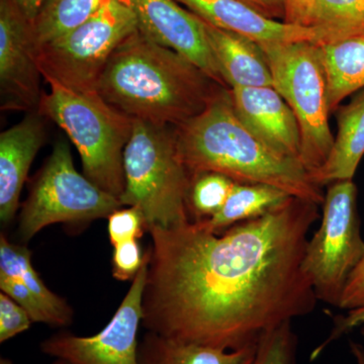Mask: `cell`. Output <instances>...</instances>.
I'll return each mask as SVG.
<instances>
[{
  "instance_id": "6da1fadb",
  "label": "cell",
  "mask_w": 364,
  "mask_h": 364,
  "mask_svg": "<svg viewBox=\"0 0 364 364\" xmlns=\"http://www.w3.org/2000/svg\"><path fill=\"white\" fill-rule=\"evenodd\" d=\"M318 205L293 198L222 233L202 222L151 227L142 325L166 338L235 350L315 310L303 269Z\"/></svg>"
},
{
  "instance_id": "7a4b0ae2",
  "label": "cell",
  "mask_w": 364,
  "mask_h": 364,
  "mask_svg": "<svg viewBox=\"0 0 364 364\" xmlns=\"http://www.w3.org/2000/svg\"><path fill=\"white\" fill-rule=\"evenodd\" d=\"M223 88L193 62L136 30L112 53L97 90L134 121L178 127L205 111Z\"/></svg>"
},
{
  "instance_id": "3957f363",
  "label": "cell",
  "mask_w": 364,
  "mask_h": 364,
  "mask_svg": "<svg viewBox=\"0 0 364 364\" xmlns=\"http://www.w3.org/2000/svg\"><path fill=\"white\" fill-rule=\"evenodd\" d=\"M177 147L191 177L224 174L239 183H257L293 198L321 205L322 186L298 159L280 155L241 123L229 88H223L205 111L176 127Z\"/></svg>"
},
{
  "instance_id": "277c9868",
  "label": "cell",
  "mask_w": 364,
  "mask_h": 364,
  "mask_svg": "<svg viewBox=\"0 0 364 364\" xmlns=\"http://www.w3.org/2000/svg\"><path fill=\"white\" fill-rule=\"evenodd\" d=\"M38 112L58 124L80 154L85 176L121 198L124 189V151L134 119L117 111L97 91L78 92L48 81Z\"/></svg>"
},
{
  "instance_id": "5b68a950",
  "label": "cell",
  "mask_w": 364,
  "mask_h": 364,
  "mask_svg": "<svg viewBox=\"0 0 364 364\" xmlns=\"http://www.w3.org/2000/svg\"><path fill=\"white\" fill-rule=\"evenodd\" d=\"M126 207L140 208L147 230L191 221L188 198L191 177L177 147L176 127L134 121L124 151Z\"/></svg>"
},
{
  "instance_id": "8992f818",
  "label": "cell",
  "mask_w": 364,
  "mask_h": 364,
  "mask_svg": "<svg viewBox=\"0 0 364 364\" xmlns=\"http://www.w3.org/2000/svg\"><path fill=\"white\" fill-rule=\"evenodd\" d=\"M258 45L272 71L273 87L296 117L301 162L312 176L327 161L334 144L321 46L306 42Z\"/></svg>"
},
{
  "instance_id": "52a82bcc",
  "label": "cell",
  "mask_w": 364,
  "mask_h": 364,
  "mask_svg": "<svg viewBox=\"0 0 364 364\" xmlns=\"http://www.w3.org/2000/svg\"><path fill=\"white\" fill-rule=\"evenodd\" d=\"M123 207L119 198L79 173L68 144L58 141L21 207L18 236L26 243L50 225L85 227Z\"/></svg>"
},
{
  "instance_id": "ba28073f",
  "label": "cell",
  "mask_w": 364,
  "mask_h": 364,
  "mask_svg": "<svg viewBox=\"0 0 364 364\" xmlns=\"http://www.w3.org/2000/svg\"><path fill=\"white\" fill-rule=\"evenodd\" d=\"M138 30L135 14L111 0L82 25L58 39L38 46L37 61L46 82L78 92L97 91V83L119 45Z\"/></svg>"
},
{
  "instance_id": "9c48e42d",
  "label": "cell",
  "mask_w": 364,
  "mask_h": 364,
  "mask_svg": "<svg viewBox=\"0 0 364 364\" xmlns=\"http://www.w3.org/2000/svg\"><path fill=\"white\" fill-rule=\"evenodd\" d=\"M356 198L353 181L333 182L323 202L322 223L308 241L303 261L318 301L337 308L364 255Z\"/></svg>"
},
{
  "instance_id": "30bf717a",
  "label": "cell",
  "mask_w": 364,
  "mask_h": 364,
  "mask_svg": "<svg viewBox=\"0 0 364 364\" xmlns=\"http://www.w3.org/2000/svg\"><path fill=\"white\" fill-rule=\"evenodd\" d=\"M148 253L140 272L114 317L102 331L90 337L59 333L41 343V350L66 364H138V331L142 324L143 293Z\"/></svg>"
},
{
  "instance_id": "8fae6325",
  "label": "cell",
  "mask_w": 364,
  "mask_h": 364,
  "mask_svg": "<svg viewBox=\"0 0 364 364\" xmlns=\"http://www.w3.org/2000/svg\"><path fill=\"white\" fill-rule=\"evenodd\" d=\"M33 23L14 0H0L2 111L37 112L43 92Z\"/></svg>"
},
{
  "instance_id": "7c38bea8",
  "label": "cell",
  "mask_w": 364,
  "mask_h": 364,
  "mask_svg": "<svg viewBox=\"0 0 364 364\" xmlns=\"http://www.w3.org/2000/svg\"><path fill=\"white\" fill-rule=\"evenodd\" d=\"M135 14L138 31L148 39L193 62L228 88L210 50L203 21L176 0H119Z\"/></svg>"
},
{
  "instance_id": "4fadbf2b",
  "label": "cell",
  "mask_w": 364,
  "mask_h": 364,
  "mask_svg": "<svg viewBox=\"0 0 364 364\" xmlns=\"http://www.w3.org/2000/svg\"><path fill=\"white\" fill-rule=\"evenodd\" d=\"M205 23L243 36L257 44L334 42L331 35L316 26L291 25L267 18L239 0H176Z\"/></svg>"
},
{
  "instance_id": "5bb4252c",
  "label": "cell",
  "mask_w": 364,
  "mask_h": 364,
  "mask_svg": "<svg viewBox=\"0 0 364 364\" xmlns=\"http://www.w3.org/2000/svg\"><path fill=\"white\" fill-rule=\"evenodd\" d=\"M235 114L261 142L301 161V138L296 117L273 86L230 90Z\"/></svg>"
},
{
  "instance_id": "9a60e30c",
  "label": "cell",
  "mask_w": 364,
  "mask_h": 364,
  "mask_svg": "<svg viewBox=\"0 0 364 364\" xmlns=\"http://www.w3.org/2000/svg\"><path fill=\"white\" fill-rule=\"evenodd\" d=\"M43 116L28 112L0 135V221L9 224L20 207L21 189L46 133Z\"/></svg>"
},
{
  "instance_id": "2e32d148",
  "label": "cell",
  "mask_w": 364,
  "mask_h": 364,
  "mask_svg": "<svg viewBox=\"0 0 364 364\" xmlns=\"http://www.w3.org/2000/svg\"><path fill=\"white\" fill-rule=\"evenodd\" d=\"M203 23L210 50L229 90L273 85L272 71L257 43L205 21Z\"/></svg>"
},
{
  "instance_id": "e0dca14e",
  "label": "cell",
  "mask_w": 364,
  "mask_h": 364,
  "mask_svg": "<svg viewBox=\"0 0 364 364\" xmlns=\"http://www.w3.org/2000/svg\"><path fill=\"white\" fill-rule=\"evenodd\" d=\"M364 155V88L338 112V133L327 161L312 174L318 186L352 181Z\"/></svg>"
},
{
  "instance_id": "ac0fdd59",
  "label": "cell",
  "mask_w": 364,
  "mask_h": 364,
  "mask_svg": "<svg viewBox=\"0 0 364 364\" xmlns=\"http://www.w3.org/2000/svg\"><path fill=\"white\" fill-rule=\"evenodd\" d=\"M257 343L224 350L147 331L139 342L138 364H253Z\"/></svg>"
},
{
  "instance_id": "d6986e66",
  "label": "cell",
  "mask_w": 364,
  "mask_h": 364,
  "mask_svg": "<svg viewBox=\"0 0 364 364\" xmlns=\"http://www.w3.org/2000/svg\"><path fill=\"white\" fill-rule=\"evenodd\" d=\"M330 112L364 88V33L321 46Z\"/></svg>"
},
{
  "instance_id": "ffe728a7",
  "label": "cell",
  "mask_w": 364,
  "mask_h": 364,
  "mask_svg": "<svg viewBox=\"0 0 364 364\" xmlns=\"http://www.w3.org/2000/svg\"><path fill=\"white\" fill-rule=\"evenodd\" d=\"M0 273L20 280L32 293L44 310L46 324L52 327L71 324V306L46 286L33 267L30 250L25 245L11 243L4 234L0 236Z\"/></svg>"
},
{
  "instance_id": "44dd1931",
  "label": "cell",
  "mask_w": 364,
  "mask_h": 364,
  "mask_svg": "<svg viewBox=\"0 0 364 364\" xmlns=\"http://www.w3.org/2000/svg\"><path fill=\"white\" fill-rule=\"evenodd\" d=\"M293 196L273 186L257 183H235L219 213L202 222L208 230L222 233L228 228L262 217L282 207Z\"/></svg>"
},
{
  "instance_id": "7402d4cb",
  "label": "cell",
  "mask_w": 364,
  "mask_h": 364,
  "mask_svg": "<svg viewBox=\"0 0 364 364\" xmlns=\"http://www.w3.org/2000/svg\"><path fill=\"white\" fill-rule=\"evenodd\" d=\"M111 0H48L33 21L36 44H47L70 33Z\"/></svg>"
},
{
  "instance_id": "603a6c76",
  "label": "cell",
  "mask_w": 364,
  "mask_h": 364,
  "mask_svg": "<svg viewBox=\"0 0 364 364\" xmlns=\"http://www.w3.org/2000/svg\"><path fill=\"white\" fill-rule=\"evenodd\" d=\"M310 26L324 30L334 42L364 33V0H315Z\"/></svg>"
},
{
  "instance_id": "cb8c5ba5",
  "label": "cell",
  "mask_w": 364,
  "mask_h": 364,
  "mask_svg": "<svg viewBox=\"0 0 364 364\" xmlns=\"http://www.w3.org/2000/svg\"><path fill=\"white\" fill-rule=\"evenodd\" d=\"M235 182L224 174L205 172L191 177L188 205L191 221L214 217L226 203Z\"/></svg>"
},
{
  "instance_id": "d4e9b609",
  "label": "cell",
  "mask_w": 364,
  "mask_h": 364,
  "mask_svg": "<svg viewBox=\"0 0 364 364\" xmlns=\"http://www.w3.org/2000/svg\"><path fill=\"white\" fill-rule=\"evenodd\" d=\"M350 346L358 364H364L363 347L354 342ZM296 350V337L291 322L282 323L261 335L253 364H294Z\"/></svg>"
},
{
  "instance_id": "484cf974",
  "label": "cell",
  "mask_w": 364,
  "mask_h": 364,
  "mask_svg": "<svg viewBox=\"0 0 364 364\" xmlns=\"http://www.w3.org/2000/svg\"><path fill=\"white\" fill-rule=\"evenodd\" d=\"M147 230L145 218L140 208H117L107 218V232L112 246L123 242L138 240Z\"/></svg>"
},
{
  "instance_id": "4316f807",
  "label": "cell",
  "mask_w": 364,
  "mask_h": 364,
  "mask_svg": "<svg viewBox=\"0 0 364 364\" xmlns=\"http://www.w3.org/2000/svg\"><path fill=\"white\" fill-rule=\"evenodd\" d=\"M146 260L138 240L123 242L114 246L112 274L114 279L127 282L133 280L140 272Z\"/></svg>"
},
{
  "instance_id": "83f0119b",
  "label": "cell",
  "mask_w": 364,
  "mask_h": 364,
  "mask_svg": "<svg viewBox=\"0 0 364 364\" xmlns=\"http://www.w3.org/2000/svg\"><path fill=\"white\" fill-rule=\"evenodd\" d=\"M33 321L21 305L7 294H0V342L14 338L30 329Z\"/></svg>"
},
{
  "instance_id": "f1b7e54d",
  "label": "cell",
  "mask_w": 364,
  "mask_h": 364,
  "mask_svg": "<svg viewBox=\"0 0 364 364\" xmlns=\"http://www.w3.org/2000/svg\"><path fill=\"white\" fill-rule=\"evenodd\" d=\"M0 289L2 293L11 296L18 305L30 315L33 322L44 323L46 324V315L39 301L36 299L32 293L20 282L9 275L0 273Z\"/></svg>"
},
{
  "instance_id": "f546056e",
  "label": "cell",
  "mask_w": 364,
  "mask_h": 364,
  "mask_svg": "<svg viewBox=\"0 0 364 364\" xmlns=\"http://www.w3.org/2000/svg\"><path fill=\"white\" fill-rule=\"evenodd\" d=\"M364 306V255L358 267L351 273L343 296L340 301V309L351 311Z\"/></svg>"
},
{
  "instance_id": "4dcf8cb0",
  "label": "cell",
  "mask_w": 364,
  "mask_h": 364,
  "mask_svg": "<svg viewBox=\"0 0 364 364\" xmlns=\"http://www.w3.org/2000/svg\"><path fill=\"white\" fill-rule=\"evenodd\" d=\"M363 325H364V306L355 309V310L348 311L346 317L340 318L339 320H337L329 338L326 340L324 343L321 345L318 348L316 349L312 354V359L317 358L327 345L331 343L335 339L339 338L344 333L350 331L354 328L361 327Z\"/></svg>"
},
{
  "instance_id": "1f68e13d",
  "label": "cell",
  "mask_w": 364,
  "mask_h": 364,
  "mask_svg": "<svg viewBox=\"0 0 364 364\" xmlns=\"http://www.w3.org/2000/svg\"><path fill=\"white\" fill-rule=\"evenodd\" d=\"M315 0H286L284 21L291 25L311 26Z\"/></svg>"
},
{
  "instance_id": "d6a6232c",
  "label": "cell",
  "mask_w": 364,
  "mask_h": 364,
  "mask_svg": "<svg viewBox=\"0 0 364 364\" xmlns=\"http://www.w3.org/2000/svg\"><path fill=\"white\" fill-rule=\"evenodd\" d=\"M246 6L252 7L267 18L284 21L286 18V0H239Z\"/></svg>"
},
{
  "instance_id": "836d02e7",
  "label": "cell",
  "mask_w": 364,
  "mask_h": 364,
  "mask_svg": "<svg viewBox=\"0 0 364 364\" xmlns=\"http://www.w3.org/2000/svg\"><path fill=\"white\" fill-rule=\"evenodd\" d=\"M14 1L18 4L21 13L25 14L26 18L33 23L48 0H14Z\"/></svg>"
},
{
  "instance_id": "e575fe53",
  "label": "cell",
  "mask_w": 364,
  "mask_h": 364,
  "mask_svg": "<svg viewBox=\"0 0 364 364\" xmlns=\"http://www.w3.org/2000/svg\"><path fill=\"white\" fill-rule=\"evenodd\" d=\"M0 364H13V363H11V361L9 360V359L1 358V360H0Z\"/></svg>"
},
{
  "instance_id": "d590c367",
  "label": "cell",
  "mask_w": 364,
  "mask_h": 364,
  "mask_svg": "<svg viewBox=\"0 0 364 364\" xmlns=\"http://www.w3.org/2000/svg\"><path fill=\"white\" fill-rule=\"evenodd\" d=\"M53 364H66L65 363H64V361H62V360H59V359H57L56 361H55L54 363Z\"/></svg>"
},
{
  "instance_id": "8d00e7d4",
  "label": "cell",
  "mask_w": 364,
  "mask_h": 364,
  "mask_svg": "<svg viewBox=\"0 0 364 364\" xmlns=\"http://www.w3.org/2000/svg\"><path fill=\"white\" fill-rule=\"evenodd\" d=\"M360 332L361 335H363V336L364 337V325L361 326Z\"/></svg>"
}]
</instances>
